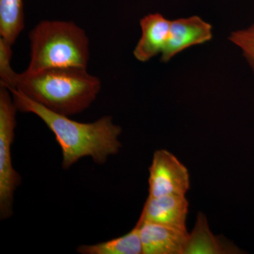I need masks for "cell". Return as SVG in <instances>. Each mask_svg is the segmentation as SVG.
I'll use <instances>...</instances> for the list:
<instances>
[{
	"instance_id": "1",
	"label": "cell",
	"mask_w": 254,
	"mask_h": 254,
	"mask_svg": "<svg viewBox=\"0 0 254 254\" xmlns=\"http://www.w3.org/2000/svg\"><path fill=\"white\" fill-rule=\"evenodd\" d=\"M9 91L18 111L34 114L54 133L63 153L64 170L84 157H90L98 165H104L110 156L118 154L121 149L119 137L123 128L114 123L110 115L93 123H79L50 111L18 90Z\"/></svg>"
},
{
	"instance_id": "2",
	"label": "cell",
	"mask_w": 254,
	"mask_h": 254,
	"mask_svg": "<svg viewBox=\"0 0 254 254\" xmlns=\"http://www.w3.org/2000/svg\"><path fill=\"white\" fill-rule=\"evenodd\" d=\"M14 89L50 111L70 117L89 108L99 94L101 81L87 68H51L17 73Z\"/></svg>"
},
{
	"instance_id": "3",
	"label": "cell",
	"mask_w": 254,
	"mask_h": 254,
	"mask_svg": "<svg viewBox=\"0 0 254 254\" xmlns=\"http://www.w3.org/2000/svg\"><path fill=\"white\" fill-rule=\"evenodd\" d=\"M31 58L27 72L58 67L87 68L89 40L71 21H43L29 34Z\"/></svg>"
},
{
	"instance_id": "4",
	"label": "cell",
	"mask_w": 254,
	"mask_h": 254,
	"mask_svg": "<svg viewBox=\"0 0 254 254\" xmlns=\"http://www.w3.org/2000/svg\"><path fill=\"white\" fill-rule=\"evenodd\" d=\"M17 108L11 91L0 86V218L6 220L13 214L14 193L21 184V177L15 170L11 160Z\"/></svg>"
},
{
	"instance_id": "5",
	"label": "cell",
	"mask_w": 254,
	"mask_h": 254,
	"mask_svg": "<svg viewBox=\"0 0 254 254\" xmlns=\"http://www.w3.org/2000/svg\"><path fill=\"white\" fill-rule=\"evenodd\" d=\"M148 197L186 195L190 188L188 170L170 152L155 150L149 168Z\"/></svg>"
},
{
	"instance_id": "6",
	"label": "cell",
	"mask_w": 254,
	"mask_h": 254,
	"mask_svg": "<svg viewBox=\"0 0 254 254\" xmlns=\"http://www.w3.org/2000/svg\"><path fill=\"white\" fill-rule=\"evenodd\" d=\"M213 37V26L200 16L194 15L173 20L160 60L168 63L184 50L208 43Z\"/></svg>"
},
{
	"instance_id": "7",
	"label": "cell",
	"mask_w": 254,
	"mask_h": 254,
	"mask_svg": "<svg viewBox=\"0 0 254 254\" xmlns=\"http://www.w3.org/2000/svg\"><path fill=\"white\" fill-rule=\"evenodd\" d=\"M139 220L143 254H184L187 230Z\"/></svg>"
},
{
	"instance_id": "8",
	"label": "cell",
	"mask_w": 254,
	"mask_h": 254,
	"mask_svg": "<svg viewBox=\"0 0 254 254\" xmlns=\"http://www.w3.org/2000/svg\"><path fill=\"white\" fill-rule=\"evenodd\" d=\"M189 202L185 195L148 197L140 217L143 221L154 222L187 230Z\"/></svg>"
},
{
	"instance_id": "9",
	"label": "cell",
	"mask_w": 254,
	"mask_h": 254,
	"mask_svg": "<svg viewBox=\"0 0 254 254\" xmlns=\"http://www.w3.org/2000/svg\"><path fill=\"white\" fill-rule=\"evenodd\" d=\"M171 20L160 13L145 16L140 21L141 37L137 43L133 55L137 60L146 63L155 56L161 55L170 33Z\"/></svg>"
},
{
	"instance_id": "10",
	"label": "cell",
	"mask_w": 254,
	"mask_h": 254,
	"mask_svg": "<svg viewBox=\"0 0 254 254\" xmlns=\"http://www.w3.org/2000/svg\"><path fill=\"white\" fill-rule=\"evenodd\" d=\"M242 250L222 236L214 235L205 214L197 215L194 227L188 239L184 254H242Z\"/></svg>"
},
{
	"instance_id": "11",
	"label": "cell",
	"mask_w": 254,
	"mask_h": 254,
	"mask_svg": "<svg viewBox=\"0 0 254 254\" xmlns=\"http://www.w3.org/2000/svg\"><path fill=\"white\" fill-rule=\"evenodd\" d=\"M140 227L138 219L135 227L124 236L96 245H80L76 252L81 254H143Z\"/></svg>"
},
{
	"instance_id": "12",
	"label": "cell",
	"mask_w": 254,
	"mask_h": 254,
	"mask_svg": "<svg viewBox=\"0 0 254 254\" xmlns=\"http://www.w3.org/2000/svg\"><path fill=\"white\" fill-rule=\"evenodd\" d=\"M24 27L23 0H0V36L14 45Z\"/></svg>"
},
{
	"instance_id": "13",
	"label": "cell",
	"mask_w": 254,
	"mask_h": 254,
	"mask_svg": "<svg viewBox=\"0 0 254 254\" xmlns=\"http://www.w3.org/2000/svg\"><path fill=\"white\" fill-rule=\"evenodd\" d=\"M228 38L240 50L254 75V22L247 27L232 31Z\"/></svg>"
},
{
	"instance_id": "14",
	"label": "cell",
	"mask_w": 254,
	"mask_h": 254,
	"mask_svg": "<svg viewBox=\"0 0 254 254\" xmlns=\"http://www.w3.org/2000/svg\"><path fill=\"white\" fill-rule=\"evenodd\" d=\"M11 46L7 41L0 38V86L9 90L14 89L17 73L11 68Z\"/></svg>"
}]
</instances>
